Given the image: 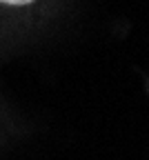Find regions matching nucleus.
<instances>
[{
	"mask_svg": "<svg viewBox=\"0 0 149 160\" xmlns=\"http://www.w3.org/2000/svg\"><path fill=\"white\" fill-rule=\"evenodd\" d=\"M36 2V0H0V5H7V7H27Z\"/></svg>",
	"mask_w": 149,
	"mask_h": 160,
	"instance_id": "f257e3e1",
	"label": "nucleus"
}]
</instances>
